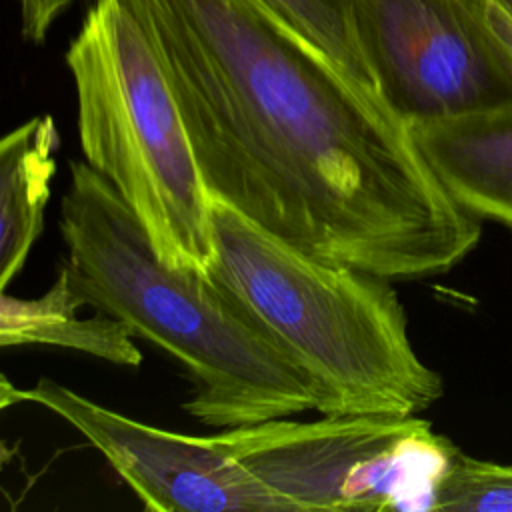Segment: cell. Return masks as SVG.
Returning a JSON list of instances; mask_svg holds the SVG:
<instances>
[{"mask_svg":"<svg viewBox=\"0 0 512 512\" xmlns=\"http://www.w3.org/2000/svg\"><path fill=\"white\" fill-rule=\"evenodd\" d=\"M218 436L292 512L432 510L436 484L458 452L420 416L276 418Z\"/></svg>","mask_w":512,"mask_h":512,"instance_id":"5b68a950","label":"cell"},{"mask_svg":"<svg viewBox=\"0 0 512 512\" xmlns=\"http://www.w3.org/2000/svg\"><path fill=\"white\" fill-rule=\"evenodd\" d=\"M362 54L410 124L512 108V44L488 0H352Z\"/></svg>","mask_w":512,"mask_h":512,"instance_id":"8992f818","label":"cell"},{"mask_svg":"<svg viewBox=\"0 0 512 512\" xmlns=\"http://www.w3.org/2000/svg\"><path fill=\"white\" fill-rule=\"evenodd\" d=\"M58 130L34 116L0 140V288L8 290L36 244L56 174Z\"/></svg>","mask_w":512,"mask_h":512,"instance_id":"30bf717a","label":"cell"},{"mask_svg":"<svg viewBox=\"0 0 512 512\" xmlns=\"http://www.w3.org/2000/svg\"><path fill=\"white\" fill-rule=\"evenodd\" d=\"M58 228L76 292L182 364L192 380L184 410L200 424L226 430L324 412L312 376L206 272L166 266L116 188L86 160L70 162Z\"/></svg>","mask_w":512,"mask_h":512,"instance_id":"7a4b0ae2","label":"cell"},{"mask_svg":"<svg viewBox=\"0 0 512 512\" xmlns=\"http://www.w3.org/2000/svg\"><path fill=\"white\" fill-rule=\"evenodd\" d=\"M296 30L322 48L360 84L378 92L372 70L362 54L352 0H264Z\"/></svg>","mask_w":512,"mask_h":512,"instance_id":"8fae6325","label":"cell"},{"mask_svg":"<svg viewBox=\"0 0 512 512\" xmlns=\"http://www.w3.org/2000/svg\"><path fill=\"white\" fill-rule=\"evenodd\" d=\"M150 40L210 192L274 236L396 280L480 242L412 130L264 0H120Z\"/></svg>","mask_w":512,"mask_h":512,"instance_id":"6da1fadb","label":"cell"},{"mask_svg":"<svg viewBox=\"0 0 512 512\" xmlns=\"http://www.w3.org/2000/svg\"><path fill=\"white\" fill-rule=\"evenodd\" d=\"M20 12V32L32 44L44 42L54 22L74 0H16Z\"/></svg>","mask_w":512,"mask_h":512,"instance_id":"4fadbf2b","label":"cell"},{"mask_svg":"<svg viewBox=\"0 0 512 512\" xmlns=\"http://www.w3.org/2000/svg\"><path fill=\"white\" fill-rule=\"evenodd\" d=\"M206 274L326 396L322 416H420L442 376L412 346L392 280L318 258L212 198Z\"/></svg>","mask_w":512,"mask_h":512,"instance_id":"3957f363","label":"cell"},{"mask_svg":"<svg viewBox=\"0 0 512 512\" xmlns=\"http://www.w3.org/2000/svg\"><path fill=\"white\" fill-rule=\"evenodd\" d=\"M432 510L512 512V466L458 450L436 484Z\"/></svg>","mask_w":512,"mask_h":512,"instance_id":"7c38bea8","label":"cell"},{"mask_svg":"<svg viewBox=\"0 0 512 512\" xmlns=\"http://www.w3.org/2000/svg\"><path fill=\"white\" fill-rule=\"evenodd\" d=\"M488 16L496 30L512 44V0H488Z\"/></svg>","mask_w":512,"mask_h":512,"instance_id":"5bb4252c","label":"cell"},{"mask_svg":"<svg viewBox=\"0 0 512 512\" xmlns=\"http://www.w3.org/2000/svg\"><path fill=\"white\" fill-rule=\"evenodd\" d=\"M0 400L2 408L30 402L66 420L108 460L146 510L292 512L228 452L218 432L194 436L156 428L52 378H40L32 388H14L2 378Z\"/></svg>","mask_w":512,"mask_h":512,"instance_id":"52a82bcc","label":"cell"},{"mask_svg":"<svg viewBox=\"0 0 512 512\" xmlns=\"http://www.w3.org/2000/svg\"><path fill=\"white\" fill-rule=\"evenodd\" d=\"M84 160L142 224L158 258L206 272L212 198L162 64L120 0H94L66 50Z\"/></svg>","mask_w":512,"mask_h":512,"instance_id":"277c9868","label":"cell"},{"mask_svg":"<svg viewBox=\"0 0 512 512\" xmlns=\"http://www.w3.org/2000/svg\"><path fill=\"white\" fill-rule=\"evenodd\" d=\"M410 130L458 206L512 230V108L418 122Z\"/></svg>","mask_w":512,"mask_h":512,"instance_id":"ba28073f","label":"cell"},{"mask_svg":"<svg viewBox=\"0 0 512 512\" xmlns=\"http://www.w3.org/2000/svg\"><path fill=\"white\" fill-rule=\"evenodd\" d=\"M82 306L88 304L72 286L64 266L38 298H16L4 290L0 298V346L48 344L116 366L138 368L144 356L132 340V330L102 310H96L94 316H78Z\"/></svg>","mask_w":512,"mask_h":512,"instance_id":"9c48e42d","label":"cell"}]
</instances>
